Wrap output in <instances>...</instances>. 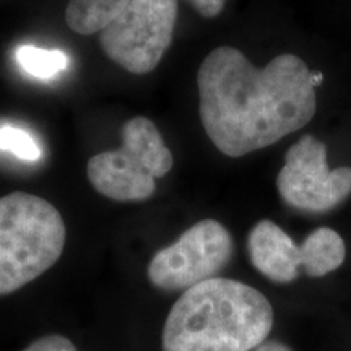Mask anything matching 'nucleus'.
I'll return each instance as SVG.
<instances>
[{"instance_id": "f257e3e1", "label": "nucleus", "mask_w": 351, "mask_h": 351, "mask_svg": "<svg viewBox=\"0 0 351 351\" xmlns=\"http://www.w3.org/2000/svg\"><path fill=\"white\" fill-rule=\"evenodd\" d=\"M200 119L226 156L270 147L314 117L313 73L300 57L282 54L257 69L236 47L213 49L200 64Z\"/></svg>"}, {"instance_id": "f03ea898", "label": "nucleus", "mask_w": 351, "mask_h": 351, "mask_svg": "<svg viewBox=\"0 0 351 351\" xmlns=\"http://www.w3.org/2000/svg\"><path fill=\"white\" fill-rule=\"evenodd\" d=\"M274 327V309L261 291L228 278L195 285L171 307L163 351H251Z\"/></svg>"}, {"instance_id": "7ed1b4c3", "label": "nucleus", "mask_w": 351, "mask_h": 351, "mask_svg": "<svg viewBox=\"0 0 351 351\" xmlns=\"http://www.w3.org/2000/svg\"><path fill=\"white\" fill-rule=\"evenodd\" d=\"M62 215L41 197H0V296L10 295L51 269L64 252Z\"/></svg>"}, {"instance_id": "20e7f679", "label": "nucleus", "mask_w": 351, "mask_h": 351, "mask_svg": "<svg viewBox=\"0 0 351 351\" xmlns=\"http://www.w3.org/2000/svg\"><path fill=\"white\" fill-rule=\"evenodd\" d=\"M174 158L160 130L143 116L122 127V147L88 161V179L101 195L116 202H142L155 192V179L173 169Z\"/></svg>"}, {"instance_id": "39448f33", "label": "nucleus", "mask_w": 351, "mask_h": 351, "mask_svg": "<svg viewBox=\"0 0 351 351\" xmlns=\"http://www.w3.org/2000/svg\"><path fill=\"white\" fill-rule=\"evenodd\" d=\"M178 0H130L99 34L114 64L143 75L158 67L173 43Z\"/></svg>"}, {"instance_id": "423d86ee", "label": "nucleus", "mask_w": 351, "mask_h": 351, "mask_svg": "<svg viewBox=\"0 0 351 351\" xmlns=\"http://www.w3.org/2000/svg\"><path fill=\"white\" fill-rule=\"evenodd\" d=\"M247 249L252 265L275 283L293 282L301 269L309 276H324L339 269L346 256L343 239L330 228H319L296 245L270 219H262L252 228Z\"/></svg>"}, {"instance_id": "0eeeda50", "label": "nucleus", "mask_w": 351, "mask_h": 351, "mask_svg": "<svg viewBox=\"0 0 351 351\" xmlns=\"http://www.w3.org/2000/svg\"><path fill=\"white\" fill-rule=\"evenodd\" d=\"M232 239L217 219H202L182 232L174 244L158 251L148 265L153 287L178 291L217 278L230 262Z\"/></svg>"}, {"instance_id": "6e6552de", "label": "nucleus", "mask_w": 351, "mask_h": 351, "mask_svg": "<svg viewBox=\"0 0 351 351\" xmlns=\"http://www.w3.org/2000/svg\"><path fill=\"white\" fill-rule=\"evenodd\" d=\"M276 187L293 208L311 213L328 212L351 194V168L328 169L326 145L307 135L288 150Z\"/></svg>"}, {"instance_id": "1a4fd4ad", "label": "nucleus", "mask_w": 351, "mask_h": 351, "mask_svg": "<svg viewBox=\"0 0 351 351\" xmlns=\"http://www.w3.org/2000/svg\"><path fill=\"white\" fill-rule=\"evenodd\" d=\"M130 0H70L65 10L69 28L78 34L101 33Z\"/></svg>"}, {"instance_id": "9d476101", "label": "nucleus", "mask_w": 351, "mask_h": 351, "mask_svg": "<svg viewBox=\"0 0 351 351\" xmlns=\"http://www.w3.org/2000/svg\"><path fill=\"white\" fill-rule=\"evenodd\" d=\"M19 65L28 75L47 80L64 72L69 65L65 52L59 49H43L36 46H21L16 51Z\"/></svg>"}, {"instance_id": "9b49d317", "label": "nucleus", "mask_w": 351, "mask_h": 351, "mask_svg": "<svg viewBox=\"0 0 351 351\" xmlns=\"http://www.w3.org/2000/svg\"><path fill=\"white\" fill-rule=\"evenodd\" d=\"M0 150L10 152L25 161H38L41 156V148L33 135L12 124L0 125Z\"/></svg>"}, {"instance_id": "f8f14e48", "label": "nucleus", "mask_w": 351, "mask_h": 351, "mask_svg": "<svg viewBox=\"0 0 351 351\" xmlns=\"http://www.w3.org/2000/svg\"><path fill=\"white\" fill-rule=\"evenodd\" d=\"M23 351H77L75 345L64 335H46L34 340Z\"/></svg>"}, {"instance_id": "ddd939ff", "label": "nucleus", "mask_w": 351, "mask_h": 351, "mask_svg": "<svg viewBox=\"0 0 351 351\" xmlns=\"http://www.w3.org/2000/svg\"><path fill=\"white\" fill-rule=\"evenodd\" d=\"M197 12L205 19H215L225 8L226 0H189Z\"/></svg>"}, {"instance_id": "4468645a", "label": "nucleus", "mask_w": 351, "mask_h": 351, "mask_svg": "<svg viewBox=\"0 0 351 351\" xmlns=\"http://www.w3.org/2000/svg\"><path fill=\"white\" fill-rule=\"evenodd\" d=\"M256 351H291L288 346H285L278 341H267V343H262L261 346H257Z\"/></svg>"}, {"instance_id": "2eb2a0df", "label": "nucleus", "mask_w": 351, "mask_h": 351, "mask_svg": "<svg viewBox=\"0 0 351 351\" xmlns=\"http://www.w3.org/2000/svg\"><path fill=\"white\" fill-rule=\"evenodd\" d=\"M313 73V82H314V86H319L320 83H322V80H324V75L322 73L319 72V70H315V72H311Z\"/></svg>"}]
</instances>
